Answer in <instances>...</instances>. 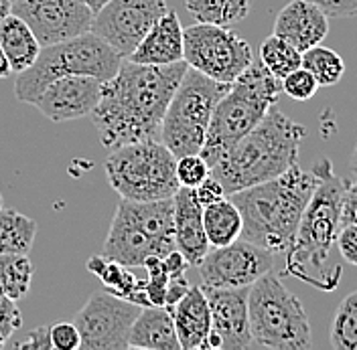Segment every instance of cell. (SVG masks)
<instances>
[{
    "instance_id": "1",
    "label": "cell",
    "mask_w": 357,
    "mask_h": 350,
    "mask_svg": "<svg viewBox=\"0 0 357 350\" xmlns=\"http://www.w3.org/2000/svg\"><path fill=\"white\" fill-rule=\"evenodd\" d=\"M185 61L171 65H144L124 57L120 69L102 83L91 122L106 150L158 140L167 106L187 71Z\"/></svg>"
},
{
    "instance_id": "2",
    "label": "cell",
    "mask_w": 357,
    "mask_h": 350,
    "mask_svg": "<svg viewBox=\"0 0 357 350\" xmlns=\"http://www.w3.org/2000/svg\"><path fill=\"white\" fill-rule=\"evenodd\" d=\"M319 182V170L298 164L266 182L227 195L242 215L240 239L250 241L272 255H284L294 241L298 223Z\"/></svg>"
},
{
    "instance_id": "3",
    "label": "cell",
    "mask_w": 357,
    "mask_h": 350,
    "mask_svg": "<svg viewBox=\"0 0 357 350\" xmlns=\"http://www.w3.org/2000/svg\"><path fill=\"white\" fill-rule=\"evenodd\" d=\"M305 136V126L274 106L211 166V176L222 182L225 195L276 178L296 164Z\"/></svg>"
},
{
    "instance_id": "4",
    "label": "cell",
    "mask_w": 357,
    "mask_h": 350,
    "mask_svg": "<svg viewBox=\"0 0 357 350\" xmlns=\"http://www.w3.org/2000/svg\"><path fill=\"white\" fill-rule=\"evenodd\" d=\"M314 168L319 170V182L298 223L294 241L284 253V273L319 289H335L341 273L327 269V263L339 233L341 198L349 180L335 175L329 158H321Z\"/></svg>"
},
{
    "instance_id": "5",
    "label": "cell",
    "mask_w": 357,
    "mask_h": 350,
    "mask_svg": "<svg viewBox=\"0 0 357 350\" xmlns=\"http://www.w3.org/2000/svg\"><path fill=\"white\" fill-rule=\"evenodd\" d=\"M280 93V79H276L262 63L254 61L234 83H229L227 91L213 108L205 142L199 150L209 164V170L266 116L270 108L278 104Z\"/></svg>"
},
{
    "instance_id": "6",
    "label": "cell",
    "mask_w": 357,
    "mask_h": 350,
    "mask_svg": "<svg viewBox=\"0 0 357 350\" xmlns=\"http://www.w3.org/2000/svg\"><path fill=\"white\" fill-rule=\"evenodd\" d=\"M124 57L91 31L61 43L41 47L35 63L19 73L15 81V97L33 104L35 97L51 81L67 75H89L108 81L120 69Z\"/></svg>"
},
{
    "instance_id": "7",
    "label": "cell",
    "mask_w": 357,
    "mask_h": 350,
    "mask_svg": "<svg viewBox=\"0 0 357 350\" xmlns=\"http://www.w3.org/2000/svg\"><path fill=\"white\" fill-rule=\"evenodd\" d=\"M248 320L252 347L272 350L312 347L311 324L303 302L272 271L250 285Z\"/></svg>"
},
{
    "instance_id": "8",
    "label": "cell",
    "mask_w": 357,
    "mask_h": 350,
    "mask_svg": "<svg viewBox=\"0 0 357 350\" xmlns=\"http://www.w3.org/2000/svg\"><path fill=\"white\" fill-rule=\"evenodd\" d=\"M173 249V198L151 202L120 200L102 255L128 267H138L146 257H165Z\"/></svg>"
},
{
    "instance_id": "9",
    "label": "cell",
    "mask_w": 357,
    "mask_h": 350,
    "mask_svg": "<svg viewBox=\"0 0 357 350\" xmlns=\"http://www.w3.org/2000/svg\"><path fill=\"white\" fill-rule=\"evenodd\" d=\"M106 176L120 198L151 202L173 198L181 189L177 180V156L160 140H142L110 150Z\"/></svg>"
},
{
    "instance_id": "10",
    "label": "cell",
    "mask_w": 357,
    "mask_h": 350,
    "mask_svg": "<svg viewBox=\"0 0 357 350\" xmlns=\"http://www.w3.org/2000/svg\"><path fill=\"white\" fill-rule=\"evenodd\" d=\"M229 83H220L187 67L183 79L167 106L158 140L175 154H199L215 104Z\"/></svg>"
},
{
    "instance_id": "11",
    "label": "cell",
    "mask_w": 357,
    "mask_h": 350,
    "mask_svg": "<svg viewBox=\"0 0 357 350\" xmlns=\"http://www.w3.org/2000/svg\"><path fill=\"white\" fill-rule=\"evenodd\" d=\"M183 61L220 83H234L254 59L248 41L227 26L197 22L183 29Z\"/></svg>"
},
{
    "instance_id": "12",
    "label": "cell",
    "mask_w": 357,
    "mask_h": 350,
    "mask_svg": "<svg viewBox=\"0 0 357 350\" xmlns=\"http://www.w3.org/2000/svg\"><path fill=\"white\" fill-rule=\"evenodd\" d=\"M140 312L128 300L116 298L108 292L91 294L75 316L79 330V349L84 350H124L128 349V336L134 320Z\"/></svg>"
},
{
    "instance_id": "13",
    "label": "cell",
    "mask_w": 357,
    "mask_h": 350,
    "mask_svg": "<svg viewBox=\"0 0 357 350\" xmlns=\"http://www.w3.org/2000/svg\"><path fill=\"white\" fill-rule=\"evenodd\" d=\"M167 10V0H108L93 15L89 31L128 57Z\"/></svg>"
},
{
    "instance_id": "14",
    "label": "cell",
    "mask_w": 357,
    "mask_h": 350,
    "mask_svg": "<svg viewBox=\"0 0 357 350\" xmlns=\"http://www.w3.org/2000/svg\"><path fill=\"white\" fill-rule=\"evenodd\" d=\"M197 267L207 287H248L272 271L274 255L250 241L236 239L207 251Z\"/></svg>"
},
{
    "instance_id": "15",
    "label": "cell",
    "mask_w": 357,
    "mask_h": 350,
    "mask_svg": "<svg viewBox=\"0 0 357 350\" xmlns=\"http://www.w3.org/2000/svg\"><path fill=\"white\" fill-rule=\"evenodd\" d=\"M10 13L29 24L41 47L79 37L93 21V10L82 0H17Z\"/></svg>"
},
{
    "instance_id": "16",
    "label": "cell",
    "mask_w": 357,
    "mask_h": 350,
    "mask_svg": "<svg viewBox=\"0 0 357 350\" xmlns=\"http://www.w3.org/2000/svg\"><path fill=\"white\" fill-rule=\"evenodd\" d=\"M248 287H207L203 285L211 328L203 340L205 350H245L252 347L248 320Z\"/></svg>"
},
{
    "instance_id": "17",
    "label": "cell",
    "mask_w": 357,
    "mask_h": 350,
    "mask_svg": "<svg viewBox=\"0 0 357 350\" xmlns=\"http://www.w3.org/2000/svg\"><path fill=\"white\" fill-rule=\"evenodd\" d=\"M102 81L89 75H67L51 81L35 97L31 106L43 113L47 120L63 124L79 120L91 113L100 100Z\"/></svg>"
},
{
    "instance_id": "18",
    "label": "cell",
    "mask_w": 357,
    "mask_h": 350,
    "mask_svg": "<svg viewBox=\"0 0 357 350\" xmlns=\"http://www.w3.org/2000/svg\"><path fill=\"white\" fill-rule=\"evenodd\" d=\"M173 229L175 249L183 253L189 265H199L209 251V241L203 229V205L197 200L195 189L181 186L173 197Z\"/></svg>"
},
{
    "instance_id": "19",
    "label": "cell",
    "mask_w": 357,
    "mask_h": 350,
    "mask_svg": "<svg viewBox=\"0 0 357 350\" xmlns=\"http://www.w3.org/2000/svg\"><path fill=\"white\" fill-rule=\"evenodd\" d=\"M329 33V17L309 0H290L274 21V35L282 37L301 53L323 43Z\"/></svg>"
},
{
    "instance_id": "20",
    "label": "cell",
    "mask_w": 357,
    "mask_h": 350,
    "mask_svg": "<svg viewBox=\"0 0 357 350\" xmlns=\"http://www.w3.org/2000/svg\"><path fill=\"white\" fill-rule=\"evenodd\" d=\"M144 65H171L183 61V24L175 10H167L126 57Z\"/></svg>"
},
{
    "instance_id": "21",
    "label": "cell",
    "mask_w": 357,
    "mask_h": 350,
    "mask_svg": "<svg viewBox=\"0 0 357 350\" xmlns=\"http://www.w3.org/2000/svg\"><path fill=\"white\" fill-rule=\"evenodd\" d=\"M169 310L173 314L181 350L201 349L211 328V314L203 287L191 285L187 294Z\"/></svg>"
},
{
    "instance_id": "22",
    "label": "cell",
    "mask_w": 357,
    "mask_h": 350,
    "mask_svg": "<svg viewBox=\"0 0 357 350\" xmlns=\"http://www.w3.org/2000/svg\"><path fill=\"white\" fill-rule=\"evenodd\" d=\"M128 349L181 350L171 310L165 306L140 308L130 328Z\"/></svg>"
},
{
    "instance_id": "23",
    "label": "cell",
    "mask_w": 357,
    "mask_h": 350,
    "mask_svg": "<svg viewBox=\"0 0 357 350\" xmlns=\"http://www.w3.org/2000/svg\"><path fill=\"white\" fill-rule=\"evenodd\" d=\"M0 49L10 65V71L21 73L35 63L41 43L21 17L8 13L0 21Z\"/></svg>"
},
{
    "instance_id": "24",
    "label": "cell",
    "mask_w": 357,
    "mask_h": 350,
    "mask_svg": "<svg viewBox=\"0 0 357 350\" xmlns=\"http://www.w3.org/2000/svg\"><path fill=\"white\" fill-rule=\"evenodd\" d=\"M88 271L100 278L106 292L112 296L128 300L140 308L151 306L144 292V280L142 282L136 280L128 265L108 260L106 255H93L91 260H88Z\"/></svg>"
},
{
    "instance_id": "25",
    "label": "cell",
    "mask_w": 357,
    "mask_h": 350,
    "mask_svg": "<svg viewBox=\"0 0 357 350\" xmlns=\"http://www.w3.org/2000/svg\"><path fill=\"white\" fill-rule=\"evenodd\" d=\"M203 229L211 247H222L240 239L242 215L229 197H223L203 207Z\"/></svg>"
},
{
    "instance_id": "26",
    "label": "cell",
    "mask_w": 357,
    "mask_h": 350,
    "mask_svg": "<svg viewBox=\"0 0 357 350\" xmlns=\"http://www.w3.org/2000/svg\"><path fill=\"white\" fill-rule=\"evenodd\" d=\"M185 6L197 22L229 29L250 15L252 0H185Z\"/></svg>"
},
{
    "instance_id": "27",
    "label": "cell",
    "mask_w": 357,
    "mask_h": 350,
    "mask_svg": "<svg viewBox=\"0 0 357 350\" xmlns=\"http://www.w3.org/2000/svg\"><path fill=\"white\" fill-rule=\"evenodd\" d=\"M37 235V221L21 215L15 209H0V255L26 253L33 249Z\"/></svg>"
},
{
    "instance_id": "28",
    "label": "cell",
    "mask_w": 357,
    "mask_h": 350,
    "mask_svg": "<svg viewBox=\"0 0 357 350\" xmlns=\"http://www.w3.org/2000/svg\"><path fill=\"white\" fill-rule=\"evenodd\" d=\"M301 67H305L317 79L319 88L337 86L341 77L345 75V61L341 59V55L329 47H323L321 43L303 51Z\"/></svg>"
},
{
    "instance_id": "29",
    "label": "cell",
    "mask_w": 357,
    "mask_h": 350,
    "mask_svg": "<svg viewBox=\"0 0 357 350\" xmlns=\"http://www.w3.org/2000/svg\"><path fill=\"white\" fill-rule=\"evenodd\" d=\"M33 263L26 253H2L0 255V289L10 300H21L29 294L33 282Z\"/></svg>"
},
{
    "instance_id": "30",
    "label": "cell",
    "mask_w": 357,
    "mask_h": 350,
    "mask_svg": "<svg viewBox=\"0 0 357 350\" xmlns=\"http://www.w3.org/2000/svg\"><path fill=\"white\" fill-rule=\"evenodd\" d=\"M301 57H303V53L296 47H292L289 41H284L282 37H278L274 33L260 45V63L266 67L276 79H282L290 71L298 69Z\"/></svg>"
},
{
    "instance_id": "31",
    "label": "cell",
    "mask_w": 357,
    "mask_h": 350,
    "mask_svg": "<svg viewBox=\"0 0 357 350\" xmlns=\"http://www.w3.org/2000/svg\"><path fill=\"white\" fill-rule=\"evenodd\" d=\"M329 334L335 350H357V292L339 304Z\"/></svg>"
},
{
    "instance_id": "32",
    "label": "cell",
    "mask_w": 357,
    "mask_h": 350,
    "mask_svg": "<svg viewBox=\"0 0 357 350\" xmlns=\"http://www.w3.org/2000/svg\"><path fill=\"white\" fill-rule=\"evenodd\" d=\"M142 267L149 273V278L144 280V292L151 306H165V294H167V285L171 282V276L162 263V257L151 255L144 260Z\"/></svg>"
},
{
    "instance_id": "33",
    "label": "cell",
    "mask_w": 357,
    "mask_h": 350,
    "mask_svg": "<svg viewBox=\"0 0 357 350\" xmlns=\"http://www.w3.org/2000/svg\"><path fill=\"white\" fill-rule=\"evenodd\" d=\"M177 180L181 186H189V189H197L201 182L211 175L209 164L205 162V158L201 154H185L178 156L177 166Z\"/></svg>"
},
{
    "instance_id": "34",
    "label": "cell",
    "mask_w": 357,
    "mask_h": 350,
    "mask_svg": "<svg viewBox=\"0 0 357 350\" xmlns=\"http://www.w3.org/2000/svg\"><path fill=\"white\" fill-rule=\"evenodd\" d=\"M280 88H282V93H287L292 100L307 102V100L314 97L319 83L305 67H298V69L290 71L287 77L280 79Z\"/></svg>"
},
{
    "instance_id": "35",
    "label": "cell",
    "mask_w": 357,
    "mask_h": 350,
    "mask_svg": "<svg viewBox=\"0 0 357 350\" xmlns=\"http://www.w3.org/2000/svg\"><path fill=\"white\" fill-rule=\"evenodd\" d=\"M22 326V316L15 300L0 289V349L8 344L13 334Z\"/></svg>"
},
{
    "instance_id": "36",
    "label": "cell",
    "mask_w": 357,
    "mask_h": 350,
    "mask_svg": "<svg viewBox=\"0 0 357 350\" xmlns=\"http://www.w3.org/2000/svg\"><path fill=\"white\" fill-rule=\"evenodd\" d=\"M51 344L55 350H77L79 349V330L73 322H57L49 328Z\"/></svg>"
},
{
    "instance_id": "37",
    "label": "cell",
    "mask_w": 357,
    "mask_h": 350,
    "mask_svg": "<svg viewBox=\"0 0 357 350\" xmlns=\"http://www.w3.org/2000/svg\"><path fill=\"white\" fill-rule=\"evenodd\" d=\"M337 247L341 257L357 267V225H343L337 233Z\"/></svg>"
},
{
    "instance_id": "38",
    "label": "cell",
    "mask_w": 357,
    "mask_h": 350,
    "mask_svg": "<svg viewBox=\"0 0 357 350\" xmlns=\"http://www.w3.org/2000/svg\"><path fill=\"white\" fill-rule=\"evenodd\" d=\"M317 4L329 19H351L357 17V0H309Z\"/></svg>"
},
{
    "instance_id": "39",
    "label": "cell",
    "mask_w": 357,
    "mask_h": 350,
    "mask_svg": "<svg viewBox=\"0 0 357 350\" xmlns=\"http://www.w3.org/2000/svg\"><path fill=\"white\" fill-rule=\"evenodd\" d=\"M343 225H357V178L347 182L343 198H341V213H339V227Z\"/></svg>"
},
{
    "instance_id": "40",
    "label": "cell",
    "mask_w": 357,
    "mask_h": 350,
    "mask_svg": "<svg viewBox=\"0 0 357 350\" xmlns=\"http://www.w3.org/2000/svg\"><path fill=\"white\" fill-rule=\"evenodd\" d=\"M195 195H197V200H199L203 207H205V205H211V202H215V200H220V198L227 197L225 191H223L222 182L211 175L207 176L199 186L195 189Z\"/></svg>"
},
{
    "instance_id": "41",
    "label": "cell",
    "mask_w": 357,
    "mask_h": 350,
    "mask_svg": "<svg viewBox=\"0 0 357 350\" xmlns=\"http://www.w3.org/2000/svg\"><path fill=\"white\" fill-rule=\"evenodd\" d=\"M17 349L22 350H49L53 349V344H51V334H49V328L47 326H39V328L31 330L29 332V336L19 342V344H15Z\"/></svg>"
},
{
    "instance_id": "42",
    "label": "cell",
    "mask_w": 357,
    "mask_h": 350,
    "mask_svg": "<svg viewBox=\"0 0 357 350\" xmlns=\"http://www.w3.org/2000/svg\"><path fill=\"white\" fill-rule=\"evenodd\" d=\"M191 287V284L187 282L185 276H177L171 278V282L167 285V294H165V308H173L178 300L187 294V289Z\"/></svg>"
},
{
    "instance_id": "43",
    "label": "cell",
    "mask_w": 357,
    "mask_h": 350,
    "mask_svg": "<svg viewBox=\"0 0 357 350\" xmlns=\"http://www.w3.org/2000/svg\"><path fill=\"white\" fill-rule=\"evenodd\" d=\"M162 263H165V267H167V271H169V276H171V278L185 276V269L189 267V263H187V260L183 257V253H181L178 249L169 251V253L162 257Z\"/></svg>"
},
{
    "instance_id": "44",
    "label": "cell",
    "mask_w": 357,
    "mask_h": 350,
    "mask_svg": "<svg viewBox=\"0 0 357 350\" xmlns=\"http://www.w3.org/2000/svg\"><path fill=\"white\" fill-rule=\"evenodd\" d=\"M8 75H10V65H8V61H6L2 49H0V79H6Z\"/></svg>"
},
{
    "instance_id": "45",
    "label": "cell",
    "mask_w": 357,
    "mask_h": 350,
    "mask_svg": "<svg viewBox=\"0 0 357 350\" xmlns=\"http://www.w3.org/2000/svg\"><path fill=\"white\" fill-rule=\"evenodd\" d=\"M82 2L88 6L89 10H93V15H96V13H98V10H100V8H102L106 2H108V0H82Z\"/></svg>"
},
{
    "instance_id": "46",
    "label": "cell",
    "mask_w": 357,
    "mask_h": 350,
    "mask_svg": "<svg viewBox=\"0 0 357 350\" xmlns=\"http://www.w3.org/2000/svg\"><path fill=\"white\" fill-rule=\"evenodd\" d=\"M10 8H13V2L10 0H0V21L10 13Z\"/></svg>"
},
{
    "instance_id": "47",
    "label": "cell",
    "mask_w": 357,
    "mask_h": 350,
    "mask_svg": "<svg viewBox=\"0 0 357 350\" xmlns=\"http://www.w3.org/2000/svg\"><path fill=\"white\" fill-rule=\"evenodd\" d=\"M349 173H351L354 178H357V144H356V148H354L351 158H349Z\"/></svg>"
},
{
    "instance_id": "48",
    "label": "cell",
    "mask_w": 357,
    "mask_h": 350,
    "mask_svg": "<svg viewBox=\"0 0 357 350\" xmlns=\"http://www.w3.org/2000/svg\"><path fill=\"white\" fill-rule=\"evenodd\" d=\"M0 209H2V195H0Z\"/></svg>"
},
{
    "instance_id": "49",
    "label": "cell",
    "mask_w": 357,
    "mask_h": 350,
    "mask_svg": "<svg viewBox=\"0 0 357 350\" xmlns=\"http://www.w3.org/2000/svg\"><path fill=\"white\" fill-rule=\"evenodd\" d=\"M10 2H17V0H10Z\"/></svg>"
}]
</instances>
